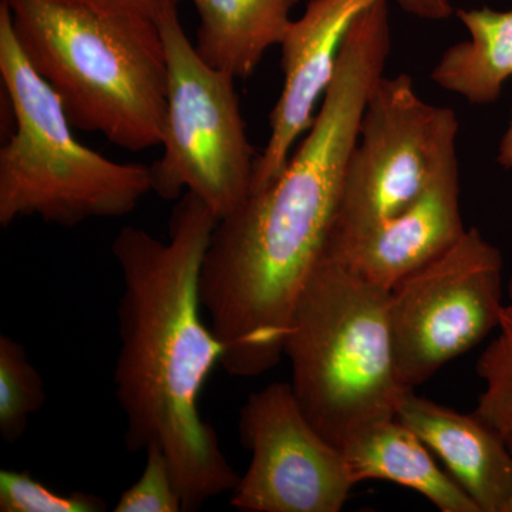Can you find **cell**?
I'll list each match as a JSON object with an SVG mask.
<instances>
[{
    "mask_svg": "<svg viewBox=\"0 0 512 512\" xmlns=\"http://www.w3.org/2000/svg\"><path fill=\"white\" fill-rule=\"evenodd\" d=\"M392 49L389 5L350 26L312 126L282 173L215 225L202 261V308L228 375L256 377L285 356L293 309L325 255L349 158Z\"/></svg>",
    "mask_w": 512,
    "mask_h": 512,
    "instance_id": "1",
    "label": "cell"
},
{
    "mask_svg": "<svg viewBox=\"0 0 512 512\" xmlns=\"http://www.w3.org/2000/svg\"><path fill=\"white\" fill-rule=\"evenodd\" d=\"M217 217L191 192L181 195L168 241L124 227L111 252L123 278L114 387L126 417L130 453L157 446L173 467L184 511L224 493L241 476L217 431L202 419L200 397L224 346L202 318V261Z\"/></svg>",
    "mask_w": 512,
    "mask_h": 512,
    "instance_id": "2",
    "label": "cell"
},
{
    "mask_svg": "<svg viewBox=\"0 0 512 512\" xmlns=\"http://www.w3.org/2000/svg\"><path fill=\"white\" fill-rule=\"evenodd\" d=\"M3 2L23 55L73 127L131 153L161 146L168 70L157 23L63 0Z\"/></svg>",
    "mask_w": 512,
    "mask_h": 512,
    "instance_id": "3",
    "label": "cell"
},
{
    "mask_svg": "<svg viewBox=\"0 0 512 512\" xmlns=\"http://www.w3.org/2000/svg\"><path fill=\"white\" fill-rule=\"evenodd\" d=\"M389 302L390 289L323 255L293 309L285 342L293 393L340 450L360 427L396 417L413 390L397 376Z\"/></svg>",
    "mask_w": 512,
    "mask_h": 512,
    "instance_id": "4",
    "label": "cell"
},
{
    "mask_svg": "<svg viewBox=\"0 0 512 512\" xmlns=\"http://www.w3.org/2000/svg\"><path fill=\"white\" fill-rule=\"evenodd\" d=\"M0 77L13 113L0 148V225L39 217L74 227L131 214L153 191L150 165L117 163L76 140L59 97L23 55L0 2Z\"/></svg>",
    "mask_w": 512,
    "mask_h": 512,
    "instance_id": "5",
    "label": "cell"
},
{
    "mask_svg": "<svg viewBox=\"0 0 512 512\" xmlns=\"http://www.w3.org/2000/svg\"><path fill=\"white\" fill-rule=\"evenodd\" d=\"M157 25L167 59L168 92L163 154L150 165L153 191L165 201L191 192L220 221L251 194L258 158L242 119L237 79L198 55L178 10Z\"/></svg>",
    "mask_w": 512,
    "mask_h": 512,
    "instance_id": "6",
    "label": "cell"
},
{
    "mask_svg": "<svg viewBox=\"0 0 512 512\" xmlns=\"http://www.w3.org/2000/svg\"><path fill=\"white\" fill-rule=\"evenodd\" d=\"M503 255L477 228L390 289L394 362L413 389L500 325Z\"/></svg>",
    "mask_w": 512,
    "mask_h": 512,
    "instance_id": "7",
    "label": "cell"
},
{
    "mask_svg": "<svg viewBox=\"0 0 512 512\" xmlns=\"http://www.w3.org/2000/svg\"><path fill=\"white\" fill-rule=\"evenodd\" d=\"M239 436L251 453L232 491L242 512H339L355 487L345 454L303 413L291 383L252 393L239 414Z\"/></svg>",
    "mask_w": 512,
    "mask_h": 512,
    "instance_id": "8",
    "label": "cell"
},
{
    "mask_svg": "<svg viewBox=\"0 0 512 512\" xmlns=\"http://www.w3.org/2000/svg\"><path fill=\"white\" fill-rule=\"evenodd\" d=\"M439 111L421 99L409 74L379 80L360 121L328 247L365 234L416 200L429 178Z\"/></svg>",
    "mask_w": 512,
    "mask_h": 512,
    "instance_id": "9",
    "label": "cell"
},
{
    "mask_svg": "<svg viewBox=\"0 0 512 512\" xmlns=\"http://www.w3.org/2000/svg\"><path fill=\"white\" fill-rule=\"evenodd\" d=\"M458 127L454 110L440 107L429 178L416 200L365 234L329 245L325 255L392 289L453 247L467 231L460 208Z\"/></svg>",
    "mask_w": 512,
    "mask_h": 512,
    "instance_id": "10",
    "label": "cell"
},
{
    "mask_svg": "<svg viewBox=\"0 0 512 512\" xmlns=\"http://www.w3.org/2000/svg\"><path fill=\"white\" fill-rule=\"evenodd\" d=\"M377 0H309L301 18L292 20L281 45L284 87L269 116L268 143L256 158L252 191L278 177L296 141L305 136L335 76L350 26Z\"/></svg>",
    "mask_w": 512,
    "mask_h": 512,
    "instance_id": "11",
    "label": "cell"
},
{
    "mask_svg": "<svg viewBox=\"0 0 512 512\" xmlns=\"http://www.w3.org/2000/svg\"><path fill=\"white\" fill-rule=\"evenodd\" d=\"M396 417L443 460L481 512L507 510L512 494L510 447L476 412L458 413L410 390L400 400Z\"/></svg>",
    "mask_w": 512,
    "mask_h": 512,
    "instance_id": "12",
    "label": "cell"
},
{
    "mask_svg": "<svg viewBox=\"0 0 512 512\" xmlns=\"http://www.w3.org/2000/svg\"><path fill=\"white\" fill-rule=\"evenodd\" d=\"M342 451L355 484L392 481L423 495L441 512H481L460 484L434 463L423 440L397 417L360 427Z\"/></svg>",
    "mask_w": 512,
    "mask_h": 512,
    "instance_id": "13",
    "label": "cell"
},
{
    "mask_svg": "<svg viewBox=\"0 0 512 512\" xmlns=\"http://www.w3.org/2000/svg\"><path fill=\"white\" fill-rule=\"evenodd\" d=\"M198 16L195 49L210 66L247 79L281 45L299 0H191Z\"/></svg>",
    "mask_w": 512,
    "mask_h": 512,
    "instance_id": "14",
    "label": "cell"
},
{
    "mask_svg": "<svg viewBox=\"0 0 512 512\" xmlns=\"http://www.w3.org/2000/svg\"><path fill=\"white\" fill-rule=\"evenodd\" d=\"M457 18L468 39L448 47L431 80L473 106H490L512 77V10H457Z\"/></svg>",
    "mask_w": 512,
    "mask_h": 512,
    "instance_id": "15",
    "label": "cell"
},
{
    "mask_svg": "<svg viewBox=\"0 0 512 512\" xmlns=\"http://www.w3.org/2000/svg\"><path fill=\"white\" fill-rule=\"evenodd\" d=\"M45 382L18 340L0 336V436L22 439L30 417L45 404Z\"/></svg>",
    "mask_w": 512,
    "mask_h": 512,
    "instance_id": "16",
    "label": "cell"
},
{
    "mask_svg": "<svg viewBox=\"0 0 512 512\" xmlns=\"http://www.w3.org/2000/svg\"><path fill=\"white\" fill-rule=\"evenodd\" d=\"M484 380L476 414L505 440L512 436V305L501 312L498 335L484 350L477 363Z\"/></svg>",
    "mask_w": 512,
    "mask_h": 512,
    "instance_id": "17",
    "label": "cell"
},
{
    "mask_svg": "<svg viewBox=\"0 0 512 512\" xmlns=\"http://www.w3.org/2000/svg\"><path fill=\"white\" fill-rule=\"evenodd\" d=\"M107 505L96 494H60L35 480L29 471H0L2 512H103Z\"/></svg>",
    "mask_w": 512,
    "mask_h": 512,
    "instance_id": "18",
    "label": "cell"
},
{
    "mask_svg": "<svg viewBox=\"0 0 512 512\" xmlns=\"http://www.w3.org/2000/svg\"><path fill=\"white\" fill-rule=\"evenodd\" d=\"M146 466L140 478L121 493L116 512H181L183 497L170 460L160 447L146 451Z\"/></svg>",
    "mask_w": 512,
    "mask_h": 512,
    "instance_id": "19",
    "label": "cell"
},
{
    "mask_svg": "<svg viewBox=\"0 0 512 512\" xmlns=\"http://www.w3.org/2000/svg\"><path fill=\"white\" fill-rule=\"evenodd\" d=\"M106 13V15L126 16V18L150 20L158 23L174 10L183 0H63Z\"/></svg>",
    "mask_w": 512,
    "mask_h": 512,
    "instance_id": "20",
    "label": "cell"
},
{
    "mask_svg": "<svg viewBox=\"0 0 512 512\" xmlns=\"http://www.w3.org/2000/svg\"><path fill=\"white\" fill-rule=\"evenodd\" d=\"M410 15L426 20H444L453 15L450 0H396Z\"/></svg>",
    "mask_w": 512,
    "mask_h": 512,
    "instance_id": "21",
    "label": "cell"
},
{
    "mask_svg": "<svg viewBox=\"0 0 512 512\" xmlns=\"http://www.w3.org/2000/svg\"><path fill=\"white\" fill-rule=\"evenodd\" d=\"M497 163L507 170H512V111L510 123L498 146Z\"/></svg>",
    "mask_w": 512,
    "mask_h": 512,
    "instance_id": "22",
    "label": "cell"
},
{
    "mask_svg": "<svg viewBox=\"0 0 512 512\" xmlns=\"http://www.w3.org/2000/svg\"><path fill=\"white\" fill-rule=\"evenodd\" d=\"M507 443H508V447H510V451L512 454V436L508 437ZM505 512H512V494H511V498H510V503H508L507 510H505Z\"/></svg>",
    "mask_w": 512,
    "mask_h": 512,
    "instance_id": "23",
    "label": "cell"
},
{
    "mask_svg": "<svg viewBox=\"0 0 512 512\" xmlns=\"http://www.w3.org/2000/svg\"><path fill=\"white\" fill-rule=\"evenodd\" d=\"M507 291H508V298H510V303L512 305V275H511L510 281H508Z\"/></svg>",
    "mask_w": 512,
    "mask_h": 512,
    "instance_id": "24",
    "label": "cell"
}]
</instances>
